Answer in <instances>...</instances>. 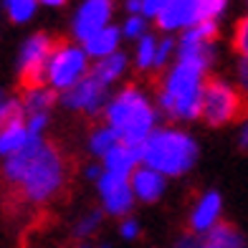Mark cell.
Returning <instances> with one entry per match:
<instances>
[{
	"label": "cell",
	"instance_id": "obj_31",
	"mask_svg": "<svg viewBox=\"0 0 248 248\" xmlns=\"http://www.w3.org/2000/svg\"><path fill=\"white\" fill-rule=\"evenodd\" d=\"M119 233H122V238H127V241H132V238H137L140 235V225H137V220H132V218H127L122 223V228H119Z\"/></svg>",
	"mask_w": 248,
	"mask_h": 248
},
{
	"label": "cell",
	"instance_id": "obj_32",
	"mask_svg": "<svg viewBox=\"0 0 248 248\" xmlns=\"http://www.w3.org/2000/svg\"><path fill=\"white\" fill-rule=\"evenodd\" d=\"M238 84L241 89L248 94V56H241V63H238Z\"/></svg>",
	"mask_w": 248,
	"mask_h": 248
},
{
	"label": "cell",
	"instance_id": "obj_9",
	"mask_svg": "<svg viewBox=\"0 0 248 248\" xmlns=\"http://www.w3.org/2000/svg\"><path fill=\"white\" fill-rule=\"evenodd\" d=\"M99 195L104 202V213L109 216H127L134 205V190L129 187V175H119L104 170L101 177L96 180Z\"/></svg>",
	"mask_w": 248,
	"mask_h": 248
},
{
	"label": "cell",
	"instance_id": "obj_8",
	"mask_svg": "<svg viewBox=\"0 0 248 248\" xmlns=\"http://www.w3.org/2000/svg\"><path fill=\"white\" fill-rule=\"evenodd\" d=\"M61 104L66 109L84 111V114L94 117L109 104V84H104L99 76H94L89 71L86 76L78 78L71 89H66L63 96H61Z\"/></svg>",
	"mask_w": 248,
	"mask_h": 248
},
{
	"label": "cell",
	"instance_id": "obj_17",
	"mask_svg": "<svg viewBox=\"0 0 248 248\" xmlns=\"http://www.w3.org/2000/svg\"><path fill=\"white\" fill-rule=\"evenodd\" d=\"M243 243L246 241L238 233V228L233 223H220V220L213 223L205 231V238H202V246L208 248H241Z\"/></svg>",
	"mask_w": 248,
	"mask_h": 248
},
{
	"label": "cell",
	"instance_id": "obj_26",
	"mask_svg": "<svg viewBox=\"0 0 248 248\" xmlns=\"http://www.w3.org/2000/svg\"><path fill=\"white\" fill-rule=\"evenodd\" d=\"M233 51L238 56H248V16L235 23L233 31Z\"/></svg>",
	"mask_w": 248,
	"mask_h": 248
},
{
	"label": "cell",
	"instance_id": "obj_4",
	"mask_svg": "<svg viewBox=\"0 0 248 248\" xmlns=\"http://www.w3.org/2000/svg\"><path fill=\"white\" fill-rule=\"evenodd\" d=\"M198 160V144L180 129H157L144 140L142 162L160 170L162 175H185Z\"/></svg>",
	"mask_w": 248,
	"mask_h": 248
},
{
	"label": "cell",
	"instance_id": "obj_24",
	"mask_svg": "<svg viewBox=\"0 0 248 248\" xmlns=\"http://www.w3.org/2000/svg\"><path fill=\"white\" fill-rule=\"evenodd\" d=\"M99 225H101V213L92 210V213H86V216L76 223L74 235H76V238H89V235H94L99 231Z\"/></svg>",
	"mask_w": 248,
	"mask_h": 248
},
{
	"label": "cell",
	"instance_id": "obj_29",
	"mask_svg": "<svg viewBox=\"0 0 248 248\" xmlns=\"http://www.w3.org/2000/svg\"><path fill=\"white\" fill-rule=\"evenodd\" d=\"M175 51V41H160L157 43V53H155V66L152 69H162V66L167 63V59H170V53Z\"/></svg>",
	"mask_w": 248,
	"mask_h": 248
},
{
	"label": "cell",
	"instance_id": "obj_34",
	"mask_svg": "<svg viewBox=\"0 0 248 248\" xmlns=\"http://www.w3.org/2000/svg\"><path fill=\"white\" fill-rule=\"evenodd\" d=\"M127 10L129 13H142V0H127Z\"/></svg>",
	"mask_w": 248,
	"mask_h": 248
},
{
	"label": "cell",
	"instance_id": "obj_22",
	"mask_svg": "<svg viewBox=\"0 0 248 248\" xmlns=\"http://www.w3.org/2000/svg\"><path fill=\"white\" fill-rule=\"evenodd\" d=\"M38 0H5V13L13 23H26L36 16Z\"/></svg>",
	"mask_w": 248,
	"mask_h": 248
},
{
	"label": "cell",
	"instance_id": "obj_33",
	"mask_svg": "<svg viewBox=\"0 0 248 248\" xmlns=\"http://www.w3.org/2000/svg\"><path fill=\"white\" fill-rule=\"evenodd\" d=\"M101 172H104V167H99V165H89L86 170H84V175H86L89 180H99Z\"/></svg>",
	"mask_w": 248,
	"mask_h": 248
},
{
	"label": "cell",
	"instance_id": "obj_10",
	"mask_svg": "<svg viewBox=\"0 0 248 248\" xmlns=\"http://www.w3.org/2000/svg\"><path fill=\"white\" fill-rule=\"evenodd\" d=\"M111 18V0H84V5L78 8L74 18V36L78 41H86L101 31Z\"/></svg>",
	"mask_w": 248,
	"mask_h": 248
},
{
	"label": "cell",
	"instance_id": "obj_23",
	"mask_svg": "<svg viewBox=\"0 0 248 248\" xmlns=\"http://www.w3.org/2000/svg\"><path fill=\"white\" fill-rule=\"evenodd\" d=\"M155 53H157V41L155 36H144L140 38V48H137V69L140 71H150L155 66Z\"/></svg>",
	"mask_w": 248,
	"mask_h": 248
},
{
	"label": "cell",
	"instance_id": "obj_21",
	"mask_svg": "<svg viewBox=\"0 0 248 248\" xmlns=\"http://www.w3.org/2000/svg\"><path fill=\"white\" fill-rule=\"evenodd\" d=\"M117 142H119V134L114 132V127L104 124V127H96L89 134V152L96 155V157H104Z\"/></svg>",
	"mask_w": 248,
	"mask_h": 248
},
{
	"label": "cell",
	"instance_id": "obj_28",
	"mask_svg": "<svg viewBox=\"0 0 248 248\" xmlns=\"http://www.w3.org/2000/svg\"><path fill=\"white\" fill-rule=\"evenodd\" d=\"M20 109H23V101L10 99V96H5L3 92H0V122L8 119L10 114H16V111H20Z\"/></svg>",
	"mask_w": 248,
	"mask_h": 248
},
{
	"label": "cell",
	"instance_id": "obj_35",
	"mask_svg": "<svg viewBox=\"0 0 248 248\" xmlns=\"http://www.w3.org/2000/svg\"><path fill=\"white\" fill-rule=\"evenodd\" d=\"M241 147L248 150V122H246V127H243V132H241Z\"/></svg>",
	"mask_w": 248,
	"mask_h": 248
},
{
	"label": "cell",
	"instance_id": "obj_14",
	"mask_svg": "<svg viewBox=\"0 0 248 248\" xmlns=\"http://www.w3.org/2000/svg\"><path fill=\"white\" fill-rule=\"evenodd\" d=\"M20 101H23L26 114H48L51 107L59 101V96H56V89L51 84H41V86L23 89Z\"/></svg>",
	"mask_w": 248,
	"mask_h": 248
},
{
	"label": "cell",
	"instance_id": "obj_37",
	"mask_svg": "<svg viewBox=\"0 0 248 248\" xmlns=\"http://www.w3.org/2000/svg\"><path fill=\"white\" fill-rule=\"evenodd\" d=\"M246 3H248V0H246Z\"/></svg>",
	"mask_w": 248,
	"mask_h": 248
},
{
	"label": "cell",
	"instance_id": "obj_12",
	"mask_svg": "<svg viewBox=\"0 0 248 248\" xmlns=\"http://www.w3.org/2000/svg\"><path fill=\"white\" fill-rule=\"evenodd\" d=\"M155 18H157V28L162 31L187 28L198 20V5L195 0H170Z\"/></svg>",
	"mask_w": 248,
	"mask_h": 248
},
{
	"label": "cell",
	"instance_id": "obj_27",
	"mask_svg": "<svg viewBox=\"0 0 248 248\" xmlns=\"http://www.w3.org/2000/svg\"><path fill=\"white\" fill-rule=\"evenodd\" d=\"M147 16L142 13H132L129 20L124 23V33H127V38H142L144 33H147V20H144Z\"/></svg>",
	"mask_w": 248,
	"mask_h": 248
},
{
	"label": "cell",
	"instance_id": "obj_30",
	"mask_svg": "<svg viewBox=\"0 0 248 248\" xmlns=\"http://www.w3.org/2000/svg\"><path fill=\"white\" fill-rule=\"evenodd\" d=\"M167 3H170V0H142V16L155 18Z\"/></svg>",
	"mask_w": 248,
	"mask_h": 248
},
{
	"label": "cell",
	"instance_id": "obj_1",
	"mask_svg": "<svg viewBox=\"0 0 248 248\" xmlns=\"http://www.w3.org/2000/svg\"><path fill=\"white\" fill-rule=\"evenodd\" d=\"M3 180L28 202H48L66 183V162L61 152L36 134L23 150L5 157Z\"/></svg>",
	"mask_w": 248,
	"mask_h": 248
},
{
	"label": "cell",
	"instance_id": "obj_16",
	"mask_svg": "<svg viewBox=\"0 0 248 248\" xmlns=\"http://www.w3.org/2000/svg\"><path fill=\"white\" fill-rule=\"evenodd\" d=\"M220 216V195L218 193H208L202 195V200L198 202V208L190 216V231L193 233H205L213 223Z\"/></svg>",
	"mask_w": 248,
	"mask_h": 248
},
{
	"label": "cell",
	"instance_id": "obj_36",
	"mask_svg": "<svg viewBox=\"0 0 248 248\" xmlns=\"http://www.w3.org/2000/svg\"><path fill=\"white\" fill-rule=\"evenodd\" d=\"M41 5H48V8H59V5H63L66 0H38Z\"/></svg>",
	"mask_w": 248,
	"mask_h": 248
},
{
	"label": "cell",
	"instance_id": "obj_18",
	"mask_svg": "<svg viewBox=\"0 0 248 248\" xmlns=\"http://www.w3.org/2000/svg\"><path fill=\"white\" fill-rule=\"evenodd\" d=\"M117 46H119V28H114V26H104L101 31H96L94 36H89L84 41V48L92 59H101V56L114 53Z\"/></svg>",
	"mask_w": 248,
	"mask_h": 248
},
{
	"label": "cell",
	"instance_id": "obj_5",
	"mask_svg": "<svg viewBox=\"0 0 248 248\" xmlns=\"http://www.w3.org/2000/svg\"><path fill=\"white\" fill-rule=\"evenodd\" d=\"M200 119L210 127H223L231 122H248V94L218 76H210L208 81H202Z\"/></svg>",
	"mask_w": 248,
	"mask_h": 248
},
{
	"label": "cell",
	"instance_id": "obj_2",
	"mask_svg": "<svg viewBox=\"0 0 248 248\" xmlns=\"http://www.w3.org/2000/svg\"><path fill=\"white\" fill-rule=\"evenodd\" d=\"M210 69L198 59H177V63L162 76L157 86L160 107L172 119H195L200 117V94L202 74Z\"/></svg>",
	"mask_w": 248,
	"mask_h": 248
},
{
	"label": "cell",
	"instance_id": "obj_25",
	"mask_svg": "<svg viewBox=\"0 0 248 248\" xmlns=\"http://www.w3.org/2000/svg\"><path fill=\"white\" fill-rule=\"evenodd\" d=\"M225 3H228V0H195L198 20H216L225 10ZM198 20H195V23H198Z\"/></svg>",
	"mask_w": 248,
	"mask_h": 248
},
{
	"label": "cell",
	"instance_id": "obj_15",
	"mask_svg": "<svg viewBox=\"0 0 248 248\" xmlns=\"http://www.w3.org/2000/svg\"><path fill=\"white\" fill-rule=\"evenodd\" d=\"M137 162H140L137 152H134V147L129 142H124V140H119L114 147L104 155V170L119 172V175H132Z\"/></svg>",
	"mask_w": 248,
	"mask_h": 248
},
{
	"label": "cell",
	"instance_id": "obj_11",
	"mask_svg": "<svg viewBox=\"0 0 248 248\" xmlns=\"http://www.w3.org/2000/svg\"><path fill=\"white\" fill-rule=\"evenodd\" d=\"M33 137H36V134L28 129L26 109L16 111V114H10L8 119L0 122V155L3 157L16 155L18 150H23Z\"/></svg>",
	"mask_w": 248,
	"mask_h": 248
},
{
	"label": "cell",
	"instance_id": "obj_19",
	"mask_svg": "<svg viewBox=\"0 0 248 248\" xmlns=\"http://www.w3.org/2000/svg\"><path fill=\"white\" fill-rule=\"evenodd\" d=\"M124 69H127V56L119 53V51H114V53H109V56H101V59H99L89 71H92L94 76H99L104 84L111 86V84H114L117 78L124 74Z\"/></svg>",
	"mask_w": 248,
	"mask_h": 248
},
{
	"label": "cell",
	"instance_id": "obj_7",
	"mask_svg": "<svg viewBox=\"0 0 248 248\" xmlns=\"http://www.w3.org/2000/svg\"><path fill=\"white\" fill-rule=\"evenodd\" d=\"M59 46L48 33H36L26 41L23 51L18 59V76H20V86H41L46 84V71H48V61L53 56V48Z\"/></svg>",
	"mask_w": 248,
	"mask_h": 248
},
{
	"label": "cell",
	"instance_id": "obj_6",
	"mask_svg": "<svg viewBox=\"0 0 248 248\" xmlns=\"http://www.w3.org/2000/svg\"><path fill=\"white\" fill-rule=\"evenodd\" d=\"M89 53L86 48L71 46V43H59L53 48V56L48 61L46 71V84H51L56 92H66L71 89L78 78L89 74Z\"/></svg>",
	"mask_w": 248,
	"mask_h": 248
},
{
	"label": "cell",
	"instance_id": "obj_20",
	"mask_svg": "<svg viewBox=\"0 0 248 248\" xmlns=\"http://www.w3.org/2000/svg\"><path fill=\"white\" fill-rule=\"evenodd\" d=\"M218 41V23L216 20H198L187 26L177 46H202V43H216Z\"/></svg>",
	"mask_w": 248,
	"mask_h": 248
},
{
	"label": "cell",
	"instance_id": "obj_3",
	"mask_svg": "<svg viewBox=\"0 0 248 248\" xmlns=\"http://www.w3.org/2000/svg\"><path fill=\"white\" fill-rule=\"evenodd\" d=\"M104 119L109 127H114L119 140L134 144L150 137L155 127V109L137 86H124L104 107Z\"/></svg>",
	"mask_w": 248,
	"mask_h": 248
},
{
	"label": "cell",
	"instance_id": "obj_13",
	"mask_svg": "<svg viewBox=\"0 0 248 248\" xmlns=\"http://www.w3.org/2000/svg\"><path fill=\"white\" fill-rule=\"evenodd\" d=\"M132 190L140 200L157 202L165 193V175L160 170H155V167L144 165V167L132 172Z\"/></svg>",
	"mask_w": 248,
	"mask_h": 248
}]
</instances>
